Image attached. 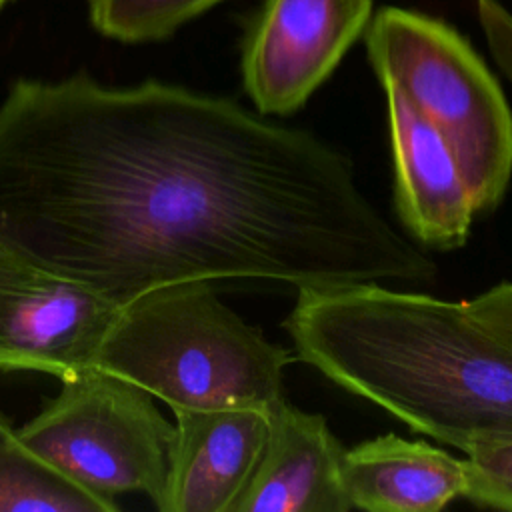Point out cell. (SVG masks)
Wrapping results in <instances>:
<instances>
[{
	"instance_id": "1",
	"label": "cell",
	"mask_w": 512,
	"mask_h": 512,
	"mask_svg": "<svg viewBox=\"0 0 512 512\" xmlns=\"http://www.w3.org/2000/svg\"><path fill=\"white\" fill-rule=\"evenodd\" d=\"M0 248L118 306L178 282H432L350 160L234 100L18 80L0 104Z\"/></svg>"
},
{
	"instance_id": "2",
	"label": "cell",
	"mask_w": 512,
	"mask_h": 512,
	"mask_svg": "<svg viewBox=\"0 0 512 512\" xmlns=\"http://www.w3.org/2000/svg\"><path fill=\"white\" fill-rule=\"evenodd\" d=\"M284 330L300 362L442 444L512 440V346L466 302L380 282L304 286Z\"/></svg>"
},
{
	"instance_id": "3",
	"label": "cell",
	"mask_w": 512,
	"mask_h": 512,
	"mask_svg": "<svg viewBox=\"0 0 512 512\" xmlns=\"http://www.w3.org/2000/svg\"><path fill=\"white\" fill-rule=\"evenodd\" d=\"M294 350L270 342L212 290L178 282L148 290L110 326L94 366L134 382L172 410L260 408L284 398Z\"/></svg>"
},
{
	"instance_id": "4",
	"label": "cell",
	"mask_w": 512,
	"mask_h": 512,
	"mask_svg": "<svg viewBox=\"0 0 512 512\" xmlns=\"http://www.w3.org/2000/svg\"><path fill=\"white\" fill-rule=\"evenodd\" d=\"M370 64L448 140L476 212L494 210L512 176V112L476 50L446 22L386 6L366 30Z\"/></svg>"
},
{
	"instance_id": "5",
	"label": "cell",
	"mask_w": 512,
	"mask_h": 512,
	"mask_svg": "<svg viewBox=\"0 0 512 512\" xmlns=\"http://www.w3.org/2000/svg\"><path fill=\"white\" fill-rule=\"evenodd\" d=\"M22 440L74 484L104 498L142 492L158 504L174 424L152 394L98 366L66 380L22 428Z\"/></svg>"
},
{
	"instance_id": "6",
	"label": "cell",
	"mask_w": 512,
	"mask_h": 512,
	"mask_svg": "<svg viewBox=\"0 0 512 512\" xmlns=\"http://www.w3.org/2000/svg\"><path fill=\"white\" fill-rule=\"evenodd\" d=\"M372 0H266L242 46V84L258 114L300 110L368 28Z\"/></svg>"
},
{
	"instance_id": "7",
	"label": "cell",
	"mask_w": 512,
	"mask_h": 512,
	"mask_svg": "<svg viewBox=\"0 0 512 512\" xmlns=\"http://www.w3.org/2000/svg\"><path fill=\"white\" fill-rule=\"evenodd\" d=\"M118 312L112 300L0 248V370L66 380L94 366Z\"/></svg>"
},
{
	"instance_id": "8",
	"label": "cell",
	"mask_w": 512,
	"mask_h": 512,
	"mask_svg": "<svg viewBox=\"0 0 512 512\" xmlns=\"http://www.w3.org/2000/svg\"><path fill=\"white\" fill-rule=\"evenodd\" d=\"M394 162V204L420 246L456 250L466 244L476 204L458 160L440 134L398 90L386 86Z\"/></svg>"
},
{
	"instance_id": "9",
	"label": "cell",
	"mask_w": 512,
	"mask_h": 512,
	"mask_svg": "<svg viewBox=\"0 0 512 512\" xmlns=\"http://www.w3.org/2000/svg\"><path fill=\"white\" fill-rule=\"evenodd\" d=\"M174 438L160 512H232L268 436V410H172Z\"/></svg>"
},
{
	"instance_id": "10",
	"label": "cell",
	"mask_w": 512,
	"mask_h": 512,
	"mask_svg": "<svg viewBox=\"0 0 512 512\" xmlns=\"http://www.w3.org/2000/svg\"><path fill=\"white\" fill-rule=\"evenodd\" d=\"M344 448L326 418L280 398L268 408L258 466L232 512H348Z\"/></svg>"
},
{
	"instance_id": "11",
	"label": "cell",
	"mask_w": 512,
	"mask_h": 512,
	"mask_svg": "<svg viewBox=\"0 0 512 512\" xmlns=\"http://www.w3.org/2000/svg\"><path fill=\"white\" fill-rule=\"evenodd\" d=\"M352 508L368 512H436L468 488L466 458L394 434L360 442L342 456Z\"/></svg>"
},
{
	"instance_id": "12",
	"label": "cell",
	"mask_w": 512,
	"mask_h": 512,
	"mask_svg": "<svg viewBox=\"0 0 512 512\" xmlns=\"http://www.w3.org/2000/svg\"><path fill=\"white\" fill-rule=\"evenodd\" d=\"M116 512L112 498L74 484L42 460L0 412V512Z\"/></svg>"
},
{
	"instance_id": "13",
	"label": "cell",
	"mask_w": 512,
	"mask_h": 512,
	"mask_svg": "<svg viewBox=\"0 0 512 512\" xmlns=\"http://www.w3.org/2000/svg\"><path fill=\"white\" fill-rule=\"evenodd\" d=\"M222 0H88L92 26L124 44L158 42Z\"/></svg>"
},
{
	"instance_id": "14",
	"label": "cell",
	"mask_w": 512,
	"mask_h": 512,
	"mask_svg": "<svg viewBox=\"0 0 512 512\" xmlns=\"http://www.w3.org/2000/svg\"><path fill=\"white\" fill-rule=\"evenodd\" d=\"M466 464L464 498L476 506L512 510V440L472 448L466 452Z\"/></svg>"
},
{
	"instance_id": "15",
	"label": "cell",
	"mask_w": 512,
	"mask_h": 512,
	"mask_svg": "<svg viewBox=\"0 0 512 512\" xmlns=\"http://www.w3.org/2000/svg\"><path fill=\"white\" fill-rule=\"evenodd\" d=\"M476 12L492 58L512 82V12L498 0H476Z\"/></svg>"
},
{
	"instance_id": "16",
	"label": "cell",
	"mask_w": 512,
	"mask_h": 512,
	"mask_svg": "<svg viewBox=\"0 0 512 512\" xmlns=\"http://www.w3.org/2000/svg\"><path fill=\"white\" fill-rule=\"evenodd\" d=\"M470 314L488 330L512 346V282H500L472 300H466Z\"/></svg>"
},
{
	"instance_id": "17",
	"label": "cell",
	"mask_w": 512,
	"mask_h": 512,
	"mask_svg": "<svg viewBox=\"0 0 512 512\" xmlns=\"http://www.w3.org/2000/svg\"><path fill=\"white\" fill-rule=\"evenodd\" d=\"M6 2H8V0H0V8H2Z\"/></svg>"
}]
</instances>
